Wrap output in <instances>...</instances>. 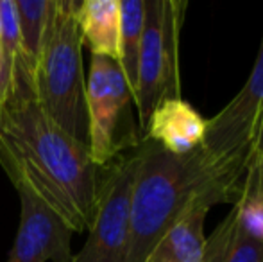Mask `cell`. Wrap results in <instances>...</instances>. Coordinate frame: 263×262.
Instances as JSON below:
<instances>
[{
  "instance_id": "cell-1",
  "label": "cell",
  "mask_w": 263,
  "mask_h": 262,
  "mask_svg": "<svg viewBox=\"0 0 263 262\" xmlns=\"http://www.w3.org/2000/svg\"><path fill=\"white\" fill-rule=\"evenodd\" d=\"M0 153L58 206L76 234L90 228L102 167L91 162L84 144L47 115L34 94L22 92L0 101Z\"/></svg>"
},
{
  "instance_id": "cell-2",
  "label": "cell",
  "mask_w": 263,
  "mask_h": 262,
  "mask_svg": "<svg viewBox=\"0 0 263 262\" xmlns=\"http://www.w3.org/2000/svg\"><path fill=\"white\" fill-rule=\"evenodd\" d=\"M263 115V38L242 90L211 117L202 144L188 154L199 176V193L210 206L242 199L249 171L251 142Z\"/></svg>"
},
{
  "instance_id": "cell-3",
  "label": "cell",
  "mask_w": 263,
  "mask_h": 262,
  "mask_svg": "<svg viewBox=\"0 0 263 262\" xmlns=\"http://www.w3.org/2000/svg\"><path fill=\"white\" fill-rule=\"evenodd\" d=\"M197 193L199 176L188 154L176 156L143 138L131 194L125 262H147L159 239Z\"/></svg>"
},
{
  "instance_id": "cell-4",
  "label": "cell",
  "mask_w": 263,
  "mask_h": 262,
  "mask_svg": "<svg viewBox=\"0 0 263 262\" xmlns=\"http://www.w3.org/2000/svg\"><path fill=\"white\" fill-rule=\"evenodd\" d=\"M77 2L55 0L49 38L34 74V97L47 115L88 147L86 77Z\"/></svg>"
},
{
  "instance_id": "cell-5",
  "label": "cell",
  "mask_w": 263,
  "mask_h": 262,
  "mask_svg": "<svg viewBox=\"0 0 263 262\" xmlns=\"http://www.w3.org/2000/svg\"><path fill=\"white\" fill-rule=\"evenodd\" d=\"M184 9L186 2L179 0H145L138 83L133 97L142 135L159 102L181 97L179 34Z\"/></svg>"
},
{
  "instance_id": "cell-6",
  "label": "cell",
  "mask_w": 263,
  "mask_h": 262,
  "mask_svg": "<svg viewBox=\"0 0 263 262\" xmlns=\"http://www.w3.org/2000/svg\"><path fill=\"white\" fill-rule=\"evenodd\" d=\"M133 94L117 61L91 56L86 81L88 151L97 167H106L131 147L142 144L143 135L133 124Z\"/></svg>"
},
{
  "instance_id": "cell-7",
  "label": "cell",
  "mask_w": 263,
  "mask_h": 262,
  "mask_svg": "<svg viewBox=\"0 0 263 262\" xmlns=\"http://www.w3.org/2000/svg\"><path fill=\"white\" fill-rule=\"evenodd\" d=\"M0 165L20 198V226L6 262H72L76 234L58 206L4 153Z\"/></svg>"
},
{
  "instance_id": "cell-8",
  "label": "cell",
  "mask_w": 263,
  "mask_h": 262,
  "mask_svg": "<svg viewBox=\"0 0 263 262\" xmlns=\"http://www.w3.org/2000/svg\"><path fill=\"white\" fill-rule=\"evenodd\" d=\"M140 146L102 167L99 198L84 246L72 262H125L129 246V210Z\"/></svg>"
},
{
  "instance_id": "cell-9",
  "label": "cell",
  "mask_w": 263,
  "mask_h": 262,
  "mask_svg": "<svg viewBox=\"0 0 263 262\" xmlns=\"http://www.w3.org/2000/svg\"><path fill=\"white\" fill-rule=\"evenodd\" d=\"M208 120L183 97L165 99L151 113L143 138L176 156H186L202 144Z\"/></svg>"
},
{
  "instance_id": "cell-10",
  "label": "cell",
  "mask_w": 263,
  "mask_h": 262,
  "mask_svg": "<svg viewBox=\"0 0 263 262\" xmlns=\"http://www.w3.org/2000/svg\"><path fill=\"white\" fill-rule=\"evenodd\" d=\"M211 206L195 194L176 223L159 239L147 262H204V219Z\"/></svg>"
},
{
  "instance_id": "cell-11",
  "label": "cell",
  "mask_w": 263,
  "mask_h": 262,
  "mask_svg": "<svg viewBox=\"0 0 263 262\" xmlns=\"http://www.w3.org/2000/svg\"><path fill=\"white\" fill-rule=\"evenodd\" d=\"M76 20L83 45L91 56H104L118 63L120 49V0H84L77 2Z\"/></svg>"
},
{
  "instance_id": "cell-12",
  "label": "cell",
  "mask_w": 263,
  "mask_h": 262,
  "mask_svg": "<svg viewBox=\"0 0 263 262\" xmlns=\"http://www.w3.org/2000/svg\"><path fill=\"white\" fill-rule=\"evenodd\" d=\"M14 4L18 9L22 58L34 86V74L49 38L55 0H14Z\"/></svg>"
},
{
  "instance_id": "cell-13",
  "label": "cell",
  "mask_w": 263,
  "mask_h": 262,
  "mask_svg": "<svg viewBox=\"0 0 263 262\" xmlns=\"http://www.w3.org/2000/svg\"><path fill=\"white\" fill-rule=\"evenodd\" d=\"M145 0H120V49L118 66L129 84L133 97L138 83V60L142 49Z\"/></svg>"
},
{
  "instance_id": "cell-14",
  "label": "cell",
  "mask_w": 263,
  "mask_h": 262,
  "mask_svg": "<svg viewBox=\"0 0 263 262\" xmlns=\"http://www.w3.org/2000/svg\"><path fill=\"white\" fill-rule=\"evenodd\" d=\"M236 223L249 237L263 242V198L253 194L240 199L236 205Z\"/></svg>"
},
{
  "instance_id": "cell-15",
  "label": "cell",
  "mask_w": 263,
  "mask_h": 262,
  "mask_svg": "<svg viewBox=\"0 0 263 262\" xmlns=\"http://www.w3.org/2000/svg\"><path fill=\"white\" fill-rule=\"evenodd\" d=\"M263 185V115L258 120L256 130L251 142V153H249V171H247V183L243 190V198L260 194Z\"/></svg>"
},
{
  "instance_id": "cell-16",
  "label": "cell",
  "mask_w": 263,
  "mask_h": 262,
  "mask_svg": "<svg viewBox=\"0 0 263 262\" xmlns=\"http://www.w3.org/2000/svg\"><path fill=\"white\" fill-rule=\"evenodd\" d=\"M236 226V208L228 214L224 221L213 230V234L206 239V255L204 262H224L226 253H228L229 242H231L233 232Z\"/></svg>"
},
{
  "instance_id": "cell-17",
  "label": "cell",
  "mask_w": 263,
  "mask_h": 262,
  "mask_svg": "<svg viewBox=\"0 0 263 262\" xmlns=\"http://www.w3.org/2000/svg\"><path fill=\"white\" fill-rule=\"evenodd\" d=\"M224 262H263V242L249 237L236 223Z\"/></svg>"
},
{
  "instance_id": "cell-18",
  "label": "cell",
  "mask_w": 263,
  "mask_h": 262,
  "mask_svg": "<svg viewBox=\"0 0 263 262\" xmlns=\"http://www.w3.org/2000/svg\"><path fill=\"white\" fill-rule=\"evenodd\" d=\"M6 97V77H4V60H2V27H0V101Z\"/></svg>"
},
{
  "instance_id": "cell-19",
  "label": "cell",
  "mask_w": 263,
  "mask_h": 262,
  "mask_svg": "<svg viewBox=\"0 0 263 262\" xmlns=\"http://www.w3.org/2000/svg\"><path fill=\"white\" fill-rule=\"evenodd\" d=\"M260 196L263 198V185H261V189H260Z\"/></svg>"
}]
</instances>
